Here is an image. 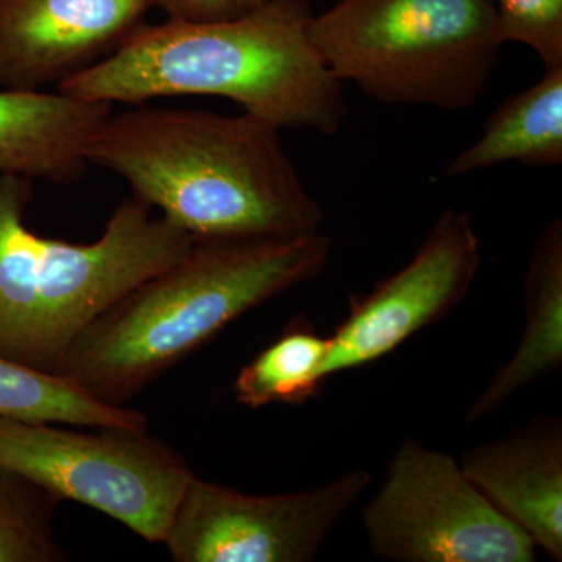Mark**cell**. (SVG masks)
<instances>
[{
    "label": "cell",
    "instance_id": "5",
    "mask_svg": "<svg viewBox=\"0 0 562 562\" xmlns=\"http://www.w3.org/2000/svg\"><path fill=\"white\" fill-rule=\"evenodd\" d=\"M312 38L341 83L373 101L472 109L501 58L494 0H338Z\"/></svg>",
    "mask_w": 562,
    "mask_h": 562
},
{
    "label": "cell",
    "instance_id": "11",
    "mask_svg": "<svg viewBox=\"0 0 562 562\" xmlns=\"http://www.w3.org/2000/svg\"><path fill=\"white\" fill-rule=\"evenodd\" d=\"M462 472L487 502L553 561L562 560V422L535 417L462 454Z\"/></svg>",
    "mask_w": 562,
    "mask_h": 562
},
{
    "label": "cell",
    "instance_id": "1",
    "mask_svg": "<svg viewBox=\"0 0 562 562\" xmlns=\"http://www.w3.org/2000/svg\"><path fill=\"white\" fill-rule=\"evenodd\" d=\"M251 114L149 109L110 113L88 162L194 238H279L321 231L324 209L281 143Z\"/></svg>",
    "mask_w": 562,
    "mask_h": 562
},
{
    "label": "cell",
    "instance_id": "10",
    "mask_svg": "<svg viewBox=\"0 0 562 562\" xmlns=\"http://www.w3.org/2000/svg\"><path fill=\"white\" fill-rule=\"evenodd\" d=\"M151 7V0H0V88H57L120 49Z\"/></svg>",
    "mask_w": 562,
    "mask_h": 562
},
{
    "label": "cell",
    "instance_id": "4",
    "mask_svg": "<svg viewBox=\"0 0 562 562\" xmlns=\"http://www.w3.org/2000/svg\"><path fill=\"white\" fill-rule=\"evenodd\" d=\"M32 181L0 176V357L55 373L92 322L195 238L135 198L95 241L44 238L24 222Z\"/></svg>",
    "mask_w": 562,
    "mask_h": 562
},
{
    "label": "cell",
    "instance_id": "6",
    "mask_svg": "<svg viewBox=\"0 0 562 562\" xmlns=\"http://www.w3.org/2000/svg\"><path fill=\"white\" fill-rule=\"evenodd\" d=\"M0 417V468L161 543L194 472L147 430Z\"/></svg>",
    "mask_w": 562,
    "mask_h": 562
},
{
    "label": "cell",
    "instance_id": "9",
    "mask_svg": "<svg viewBox=\"0 0 562 562\" xmlns=\"http://www.w3.org/2000/svg\"><path fill=\"white\" fill-rule=\"evenodd\" d=\"M482 268L472 216L447 209L401 271L351 297L349 314L328 338L322 379L382 360L414 335L452 313Z\"/></svg>",
    "mask_w": 562,
    "mask_h": 562
},
{
    "label": "cell",
    "instance_id": "13",
    "mask_svg": "<svg viewBox=\"0 0 562 562\" xmlns=\"http://www.w3.org/2000/svg\"><path fill=\"white\" fill-rule=\"evenodd\" d=\"M522 338L480 397L472 403L465 424L486 419L516 392L562 364V220L554 217L532 246L525 277Z\"/></svg>",
    "mask_w": 562,
    "mask_h": 562
},
{
    "label": "cell",
    "instance_id": "17",
    "mask_svg": "<svg viewBox=\"0 0 562 562\" xmlns=\"http://www.w3.org/2000/svg\"><path fill=\"white\" fill-rule=\"evenodd\" d=\"M60 501L20 473L0 468V562L68 560L55 538Z\"/></svg>",
    "mask_w": 562,
    "mask_h": 562
},
{
    "label": "cell",
    "instance_id": "3",
    "mask_svg": "<svg viewBox=\"0 0 562 562\" xmlns=\"http://www.w3.org/2000/svg\"><path fill=\"white\" fill-rule=\"evenodd\" d=\"M331 247L321 231L195 238L92 322L55 373L95 401L127 406L232 322L321 276Z\"/></svg>",
    "mask_w": 562,
    "mask_h": 562
},
{
    "label": "cell",
    "instance_id": "19",
    "mask_svg": "<svg viewBox=\"0 0 562 562\" xmlns=\"http://www.w3.org/2000/svg\"><path fill=\"white\" fill-rule=\"evenodd\" d=\"M269 0H151L169 21L217 22L236 20L265 7Z\"/></svg>",
    "mask_w": 562,
    "mask_h": 562
},
{
    "label": "cell",
    "instance_id": "7",
    "mask_svg": "<svg viewBox=\"0 0 562 562\" xmlns=\"http://www.w3.org/2000/svg\"><path fill=\"white\" fill-rule=\"evenodd\" d=\"M372 553L398 562H535L536 546L452 454L405 439L361 513Z\"/></svg>",
    "mask_w": 562,
    "mask_h": 562
},
{
    "label": "cell",
    "instance_id": "12",
    "mask_svg": "<svg viewBox=\"0 0 562 562\" xmlns=\"http://www.w3.org/2000/svg\"><path fill=\"white\" fill-rule=\"evenodd\" d=\"M113 106L65 92L0 88V176L72 183L87 172L88 144Z\"/></svg>",
    "mask_w": 562,
    "mask_h": 562
},
{
    "label": "cell",
    "instance_id": "16",
    "mask_svg": "<svg viewBox=\"0 0 562 562\" xmlns=\"http://www.w3.org/2000/svg\"><path fill=\"white\" fill-rule=\"evenodd\" d=\"M327 350L328 338L295 322L239 371L233 384L236 401L251 409L273 403L303 405L324 383Z\"/></svg>",
    "mask_w": 562,
    "mask_h": 562
},
{
    "label": "cell",
    "instance_id": "18",
    "mask_svg": "<svg viewBox=\"0 0 562 562\" xmlns=\"http://www.w3.org/2000/svg\"><path fill=\"white\" fill-rule=\"evenodd\" d=\"M503 44L519 43L543 68L562 66V0H494Z\"/></svg>",
    "mask_w": 562,
    "mask_h": 562
},
{
    "label": "cell",
    "instance_id": "15",
    "mask_svg": "<svg viewBox=\"0 0 562 562\" xmlns=\"http://www.w3.org/2000/svg\"><path fill=\"white\" fill-rule=\"evenodd\" d=\"M0 417L25 422L147 430L143 413L92 398L57 373L0 357Z\"/></svg>",
    "mask_w": 562,
    "mask_h": 562
},
{
    "label": "cell",
    "instance_id": "8",
    "mask_svg": "<svg viewBox=\"0 0 562 562\" xmlns=\"http://www.w3.org/2000/svg\"><path fill=\"white\" fill-rule=\"evenodd\" d=\"M371 482L355 469L313 490L250 495L194 476L161 543L176 562H310Z\"/></svg>",
    "mask_w": 562,
    "mask_h": 562
},
{
    "label": "cell",
    "instance_id": "2",
    "mask_svg": "<svg viewBox=\"0 0 562 562\" xmlns=\"http://www.w3.org/2000/svg\"><path fill=\"white\" fill-rule=\"evenodd\" d=\"M313 18L312 0H269L236 20L144 24L55 90L111 106L214 95L280 131L335 135L349 106L344 83L314 46Z\"/></svg>",
    "mask_w": 562,
    "mask_h": 562
},
{
    "label": "cell",
    "instance_id": "14",
    "mask_svg": "<svg viewBox=\"0 0 562 562\" xmlns=\"http://www.w3.org/2000/svg\"><path fill=\"white\" fill-rule=\"evenodd\" d=\"M512 161L527 168L562 165V66L543 68L532 87L492 111L480 138L447 162L443 176L458 179Z\"/></svg>",
    "mask_w": 562,
    "mask_h": 562
}]
</instances>
